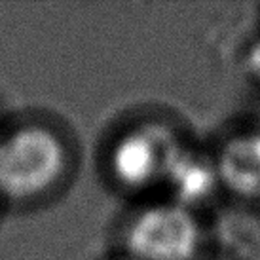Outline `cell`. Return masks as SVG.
<instances>
[{
	"label": "cell",
	"mask_w": 260,
	"mask_h": 260,
	"mask_svg": "<svg viewBox=\"0 0 260 260\" xmlns=\"http://www.w3.org/2000/svg\"><path fill=\"white\" fill-rule=\"evenodd\" d=\"M200 245V228L184 205H154L127 230V247L139 260H190Z\"/></svg>",
	"instance_id": "cell-2"
},
{
	"label": "cell",
	"mask_w": 260,
	"mask_h": 260,
	"mask_svg": "<svg viewBox=\"0 0 260 260\" xmlns=\"http://www.w3.org/2000/svg\"><path fill=\"white\" fill-rule=\"evenodd\" d=\"M166 171L171 177L181 200H200L213 186V173L203 161L175 152L167 161Z\"/></svg>",
	"instance_id": "cell-4"
},
{
	"label": "cell",
	"mask_w": 260,
	"mask_h": 260,
	"mask_svg": "<svg viewBox=\"0 0 260 260\" xmlns=\"http://www.w3.org/2000/svg\"><path fill=\"white\" fill-rule=\"evenodd\" d=\"M173 154L167 146V139L156 127H143L131 131L116 143L110 164L123 184L145 186L166 171Z\"/></svg>",
	"instance_id": "cell-3"
},
{
	"label": "cell",
	"mask_w": 260,
	"mask_h": 260,
	"mask_svg": "<svg viewBox=\"0 0 260 260\" xmlns=\"http://www.w3.org/2000/svg\"><path fill=\"white\" fill-rule=\"evenodd\" d=\"M63 166V146L44 127H23L0 139V190L10 198L42 194L59 179Z\"/></svg>",
	"instance_id": "cell-1"
}]
</instances>
